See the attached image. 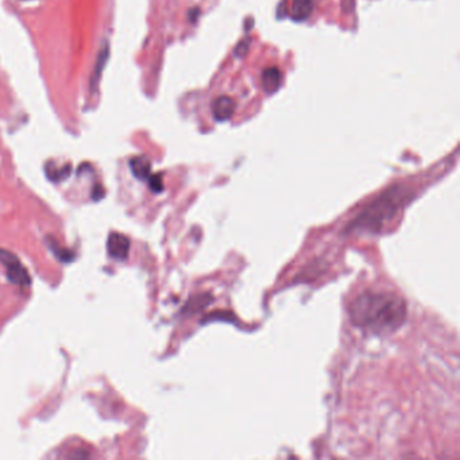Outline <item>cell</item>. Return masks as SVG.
I'll return each mask as SVG.
<instances>
[{
	"label": "cell",
	"mask_w": 460,
	"mask_h": 460,
	"mask_svg": "<svg viewBox=\"0 0 460 460\" xmlns=\"http://www.w3.org/2000/svg\"><path fill=\"white\" fill-rule=\"evenodd\" d=\"M249 49H250V39L249 38L243 39V41L239 42V45L237 46V49H235V55H237V57H243V55L247 54Z\"/></svg>",
	"instance_id": "11"
},
{
	"label": "cell",
	"mask_w": 460,
	"mask_h": 460,
	"mask_svg": "<svg viewBox=\"0 0 460 460\" xmlns=\"http://www.w3.org/2000/svg\"><path fill=\"white\" fill-rule=\"evenodd\" d=\"M351 323L360 330L388 335L405 324L408 305L393 291L367 290L360 293L350 305Z\"/></svg>",
	"instance_id": "1"
},
{
	"label": "cell",
	"mask_w": 460,
	"mask_h": 460,
	"mask_svg": "<svg viewBox=\"0 0 460 460\" xmlns=\"http://www.w3.org/2000/svg\"><path fill=\"white\" fill-rule=\"evenodd\" d=\"M408 192L409 190L401 185H394L385 190L351 221L348 231L367 234L384 231L385 227L393 223L401 213L408 201Z\"/></svg>",
	"instance_id": "2"
},
{
	"label": "cell",
	"mask_w": 460,
	"mask_h": 460,
	"mask_svg": "<svg viewBox=\"0 0 460 460\" xmlns=\"http://www.w3.org/2000/svg\"><path fill=\"white\" fill-rule=\"evenodd\" d=\"M313 10L312 0H291L290 17L293 21L302 22L311 17Z\"/></svg>",
	"instance_id": "8"
},
{
	"label": "cell",
	"mask_w": 460,
	"mask_h": 460,
	"mask_svg": "<svg viewBox=\"0 0 460 460\" xmlns=\"http://www.w3.org/2000/svg\"><path fill=\"white\" fill-rule=\"evenodd\" d=\"M108 55H110V47H108V43H103L102 49L99 50L97 53V58L96 62H95V68H93L92 76H91V80H89V89H91V92H95L99 87V83H100V79H102L103 70L106 68L107 61H108Z\"/></svg>",
	"instance_id": "6"
},
{
	"label": "cell",
	"mask_w": 460,
	"mask_h": 460,
	"mask_svg": "<svg viewBox=\"0 0 460 460\" xmlns=\"http://www.w3.org/2000/svg\"><path fill=\"white\" fill-rule=\"evenodd\" d=\"M107 250H108L110 257L123 261L130 253V241L123 234L112 233L107 241Z\"/></svg>",
	"instance_id": "4"
},
{
	"label": "cell",
	"mask_w": 460,
	"mask_h": 460,
	"mask_svg": "<svg viewBox=\"0 0 460 460\" xmlns=\"http://www.w3.org/2000/svg\"><path fill=\"white\" fill-rule=\"evenodd\" d=\"M282 83V73L278 68H267L262 73V87L267 93H274Z\"/></svg>",
	"instance_id": "7"
},
{
	"label": "cell",
	"mask_w": 460,
	"mask_h": 460,
	"mask_svg": "<svg viewBox=\"0 0 460 460\" xmlns=\"http://www.w3.org/2000/svg\"><path fill=\"white\" fill-rule=\"evenodd\" d=\"M0 263L6 266L7 277L13 283H17L21 286H27L31 283L29 271L26 270V267L22 265L15 254L0 249Z\"/></svg>",
	"instance_id": "3"
},
{
	"label": "cell",
	"mask_w": 460,
	"mask_h": 460,
	"mask_svg": "<svg viewBox=\"0 0 460 460\" xmlns=\"http://www.w3.org/2000/svg\"><path fill=\"white\" fill-rule=\"evenodd\" d=\"M130 168L132 173L136 178L139 180H146L150 177V172H151V164L146 157H134L130 161Z\"/></svg>",
	"instance_id": "9"
},
{
	"label": "cell",
	"mask_w": 460,
	"mask_h": 460,
	"mask_svg": "<svg viewBox=\"0 0 460 460\" xmlns=\"http://www.w3.org/2000/svg\"><path fill=\"white\" fill-rule=\"evenodd\" d=\"M148 182H150V188H151V190H154L157 193L164 189V181H162V176H161V174H154V176L150 174Z\"/></svg>",
	"instance_id": "10"
},
{
	"label": "cell",
	"mask_w": 460,
	"mask_h": 460,
	"mask_svg": "<svg viewBox=\"0 0 460 460\" xmlns=\"http://www.w3.org/2000/svg\"><path fill=\"white\" fill-rule=\"evenodd\" d=\"M235 102L229 96H219L212 103V114L217 122H225L233 118L235 112Z\"/></svg>",
	"instance_id": "5"
}]
</instances>
